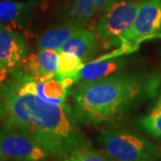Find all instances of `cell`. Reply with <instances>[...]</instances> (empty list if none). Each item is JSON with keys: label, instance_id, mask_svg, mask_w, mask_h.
Masks as SVG:
<instances>
[{"label": "cell", "instance_id": "cell-21", "mask_svg": "<svg viewBox=\"0 0 161 161\" xmlns=\"http://www.w3.org/2000/svg\"><path fill=\"white\" fill-rule=\"evenodd\" d=\"M4 160H6L5 159V158L3 157V155L1 154V152H0V161H4Z\"/></svg>", "mask_w": 161, "mask_h": 161}, {"label": "cell", "instance_id": "cell-19", "mask_svg": "<svg viewBox=\"0 0 161 161\" xmlns=\"http://www.w3.org/2000/svg\"><path fill=\"white\" fill-rule=\"evenodd\" d=\"M6 74H7V70L0 63V84L6 79V75H7Z\"/></svg>", "mask_w": 161, "mask_h": 161}, {"label": "cell", "instance_id": "cell-5", "mask_svg": "<svg viewBox=\"0 0 161 161\" xmlns=\"http://www.w3.org/2000/svg\"><path fill=\"white\" fill-rule=\"evenodd\" d=\"M0 152L5 159L18 161H40L50 155L41 144L8 118L0 127Z\"/></svg>", "mask_w": 161, "mask_h": 161}, {"label": "cell", "instance_id": "cell-4", "mask_svg": "<svg viewBox=\"0 0 161 161\" xmlns=\"http://www.w3.org/2000/svg\"><path fill=\"white\" fill-rule=\"evenodd\" d=\"M137 0H110L101 17L94 27V31L104 47L120 43V37L132 26L138 11Z\"/></svg>", "mask_w": 161, "mask_h": 161}, {"label": "cell", "instance_id": "cell-15", "mask_svg": "<svg viewBox=\"0 0 161 161\" xmlns=\"http://www.w3.org/2000/svg\"><path fill=\"white\" fill-rule=\"evenodd\" d=\"M138 125L149 135L161 140V93L150 110L139 119Z\"/></svg>", "mask_w": 161, "mask_h": 161}, {"label": "cell", "instance_id": "cell-14", "mask_svg": "<svg viewBox=\"0 0 161 161\" xmlns=\"http://www.w3.org/2000/svg\"><path fill=\"white\" fill-rule=\"evenodd\" d=\"M97 12L95 0H75L68 9L66 22L84 27Z\"/></svg>", "mask_w": 161, "mask_h": 161}, {"label": "cell", "instance_id": "cell-3", "mask_svg": "<svg viewBox=\"0 0 161 161\" xmlns=\"http://www.w3.org/2000/svg\"><path fill=\"white\" fill-rule=\"evenodd\" d=\"M104 151L118 161H161V149L126 129H105L98 136Z\"/></svg>", "mask_w": 161, "mask_h": 161}, {"label": "cell", "instance_id": "cell-7", "mask_svg": "<svg viewBox=\"0 0 161 161\" xmlns=\"http://www.w3.org/2000/svg\"><path fill=\"white\" fill-rule=\"evenodd\" d=\"M29 54L28 44L19 31L0 28V63L7 71L15 69Z\"/></svg>", "mask_w": 161, "mask_h": 161}, {"label": "cell", "instance_id": "cell-2", "mask_svg": "<svg viewBox=\"0 0 161 161\" xmlns=\"http://www.w3.org/2000/svg\"><path fill=\"white\" fill-rule=\"evenodd\" d=\"M161 76L119 72L83 81L73 92L78 125L98 126L124 120L141 104L157 95Z\"/></svg>", "mask_w": 161, "mask_h": 161}, {"label": "cell", "instance_id": "cell-11", "mask_svg": "<svg viewBox=\"0 0 161 161\" xmlns=\"http://www.w3.org/2000/svg\"><path fill=\"white\" fill-rule=\"evenodd\" d=\"M127 64V60L120 57L98 59L85 64L80 72V80H95L114 75L123 69Z\"/></svg>", "mask_w": 161, "mask_h": 161}, {"label": "cell", "instance_id": "cell-8", "mask_svg": "<svg viewBox=\"0 0 161 161\" xmlns=\"http://www.w3.org/2000/svg\"><path fill=\"white\" fill-rule=\"evenodd\" d=\"M36 6V1H0V28L22 31L28 25Z\"/></svg>", "mask_w": 161, "mask_h": 161}, {"label": "cell", "instance_id": "cell-17", "mask_svg": "<svg viewBox=\"0 0 161 161\" xmlns=\"http://www.w3.org/2000/svg\"><path fill=\"white\" fill-rule=\"evenodd\" d=\"M67 158L71 161H112L100 151L92 149L91 144L74 150Z\"/></svg>", "mask_w": 161, "mask_h": 161}, {"label": "cell", "instance_id": "cell-18", "mask_svg": "<svg viewBox=\"0 0 161 161\" xmlns=\"http://www.w3.org/2000/svg\"><path fill=\"white\" fill-rule=\"evenodd\" d=\"M110 0H95L96 2V8L97 11H99L100 9H102L103 7H106V6L108 4Z\"/></svg>", "mask_w": 161, "mask_h": 161}, {"label": "cell", "instance_id": "cell-16", "mask_svg": "<svg viewBox=\"0 0 161 161\" xmlns=\"http://www.w3.org/2000/svg\"><path fill=\"white\" fill-rule=\"evenodd\" d=\"M83 65V61L80 58L69 54L59 53L58 75L61 78H73L78 81Z\"/></svg>", "mask_w": 161, "mask_h": 161}, {"label": "cell", "instance_id": "cell-20", "mask_svg": "<svg viewBox=\"0 0 161 161\" xmlns=\"http://www.w3.org/2000/svg\"><path fill=\"white\" fill-rule=\"evenodd\" d=\"M4 115H5V113H4V110L2 108L1 104H0V117H1V116H4Z\"/></svg>", "mask_w": 161, "mask_h": 161}, {"label": "cell", "instance_id": "cell-9", "mask_svg": "<svg viewBox=\"0 0 161 161\" xmlns=\"http://www.w3.org/2000/svg\"><path fill=\"white\" fill-rule=\"evenodd\" d=\"M58 50L40 49L37 53H30L21 65L34 80H45L58 75Z\"/></svg>", "mask_w": 161, "mask_h": 161}, {"label": "cell", "instance_id": "cell-13", "mask_svg": "<svg viewBox=\"0 0 161 161\" xmlns=\"http://www.w3.org/2000/svg\"><path fill=\"white\" fill-rule=\"evenodd\" d=\"M82 28L75 23H66L57 26L55 28L48 30L40 36L38 40V48L40 49H55L58 50L64 44L69 40L70 37L77 31L78 30Z\"/></svg>", "mask_w": 161, "mask_h": 161}, {"label": "cell", "instance_id": "cell-6", "mask_svg": "<svg viewBox=\"0 0 161 161\" xmlns=\"http://www.w3.org/2000/svg\"><path fill=\"white\" fill-rule=\"evenodd\" d=\"M161 32V0H143L132 26L120 37L121 45H128L135 50L143 40L158 37Z\"/></svg>", "mask_w": 161, "mask_h": 161}, {"label": "cell", "instance_id": "cell-23", "mask_svg": "<svg viewBox=\"0 0 161 161\" xmlns=\"http://www.w3.org/2000/svg\"><path fill=\"white\" fill-rule=\"evenodd\" d=\"M112 161H118V160H115V159H111Z\"/></svg>", "mask_w": 161, "mask_h": 161}, {"label": "cell", "instance_id": "cell-1", "mask_svg": "<svg viewBox=\"0 0 161 161\" xmlns=\"http://www.w3.org/2000/svg\"><path fill=\"white\" fill-rule=\"evenodd\" d=\"M0 104L7 118L53 157L63 159L75 149L91 144L78 127L73 108L37 96L24 70H11L10 77L0 84Z\"/></svg>", "mask_w": 161, "mask_h": 161}, {"label": "cell", "instance_id": "cell-10", "mask_svg": "<svg viewBox=\"0 0 161 161\" xmlns=\"http://www.w3.org/2000/svg\"><path fill=\"white\" fill-rule=\"evenodd\" d=\"M26 80L31 91L46 102L61 104L67 97L68 90L64 87L58 75L45 80H36L26 73Z\"/></svg>", "mask_w": 161, "mask_h": 161}, {"label": "cell", "instance_id": "cell-22", "mask_svg": "<svg viewBox=\"0 0 161 161\" xmlns=\"http://www.w3.org/2000/svg\"><path fill=\"white\" fill-rule=\"evenodd\" d=\"M62 161H71V160H70V159H68L67 158H63V160Z\"/></svg>", "mask_w": 161, "mask_h": 161}, {"label": "cell", "instance_id": "cell-12", "mask_svg": "<svg viewBox=\"0 0 161 161\" xmlns=\"http://www.w3.org/2000/svg\"><path fill=\"white\" fill-rule=\"evenodd\" d=\"M94 36L88 30L80 28L70 37V39L58 51L62 54H69L80 58L82 61L91 59L94 54Z\"/></svg>", "mask_w": 161, "mask_h": 161}]
</instances>
